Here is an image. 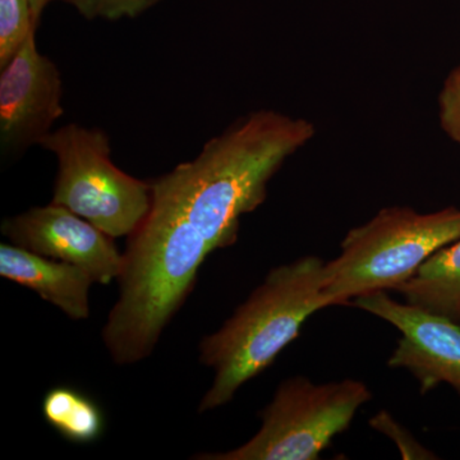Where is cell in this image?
<instances>
[{
  "label": "cell",
  "instance_id": "cell-1",
  "mask_svg": "<svg viewBox=\"0 0 460 460\" xmlns=\"http://www.w3.org/2000/svg\"><path fill=\"white\" fill-rule=\"evenodd\" d=\"M314 133L302 118L253 111L206 142L195 159L150 181V210L128 237L119 296L102 328L115 365L151 356L206 257L237 241L241 217L263 204L269 181Z\"/></svg>",
  "mask_w": 460,
  "mask_h": 460
},
{
  "label": "cell",
  "instance_id": "cell-2",
  "mask_svg": "<svg viewBox=\"0 0 460 460\" xmlns=\"http://www.w3.org/2000/svg\"><path fill=\"white\" fill-rule=\"evenodd\" d=\"M323 266L307 256L278 266L251 293L222 328L199 343V363L213 368V385L199 413L233 401L238 389L270 367L296 341L305 320L330 307L323 292Z\"/></svg>",
  "mask_w": 460,
  "mask_h": 460
},
{
  "label": "cell",
  "instance_id": "cell-3",
  "mask_svg": "<svg viewBox=\"0 0 460 460\" xmlns=\"http://www.w3.org/2000/svg\"><path fill=\"white\" fill-rule=\"evenodd\" d=\"M459 238L460 208L431 214L399 206L383 208L370 222L349 230L341 255L325 262L323 295L332 307L378 290H395Z\"/></svg>",
  "mask_w": 460,
  "mask_h": 460
},
{
  "label": "cell",
  "instance_id": "cell-4",
  "mask_svg": "<svg viewBox=\"0 0 460 460\" xmlns=\"http://www.w3.org/2000/svg\"><path fill=\"white\" fill-rule=\"evenodd\" d=\"M40 146L57 157L53 204L80 215L111 238L129 237L146 217L151 183L114 165L111 138L102 129L71 123L51 131Z\"/></svg>",
  "mask_w": 460,
  "mask_h": 460
},
{
  "label": "cell",
  "instance_id": "cell-5",
  "mask_svg": "<svg viewBox=\"0 0 460 460\" xmlns=\"http://www.w3.org/2000/svg\"><path fill=\"white\" fill-rule=\"evenodd\" d=\"M371 399L368 386L352 378L326 384L304 376L288 378L260 414L261 428L250 441L230 452L198 454L193 459H319Z\"/></svg>",
  "mask_w": 460,
  "mask_h": 460
},
{
  "label": "cell",
  "instance_id": "cell-6",
  "mask_svg": "<svg viewBox=\"0 0 460 460\" xmlns=\"http://www.w3.org/2000/svg\"><path fill=\"white\" fill-rule=\"evenodd\" d=\"M353 305L392 323L402 332L387 366L404 368L420 383V394L447 384L460 398V325L456 321L394 301L386 290L353 299Z\"/></svg>",
  "mask_w": 460,
  "mask_h": 460
},
{
  "label": "cell",
  "instance_id": "cell-7",
  "mask_svg": "<svg viewBox=\"0 0 460 460\" xmlns=\"http://www.w3.org/2000/svg\"><path fill=\"white\" fill-rule=\"evenodd\" d=\"M62 77L56 63L42 56L36 31L0 74V146L18 156L39 145L62 117Z\"/></svg>",
  "mask_w": 460,
  "mask_h": 460
},
{
  "label": "cell",
  "instance_id": "cell-8",
  "mask_svg": "<svg viewBox=\"0 0 460 460\" xmlns=\"http://www.w3.org/2000/svg\"><path fill=\"white\" fill-rule=\"evenodd\" d=\"M2 233L14 246L78 266L95 283L105 286L122 272L123 253L115 247L114 238L53 202L7 217Z\"/></svg>",
  "mask_w": 460,
  "mask_h": 460
},
{
  "label": "cell",
  "instance_id": "cell-9",
  "mask_svg": "<svg viewBox=\"0 0 460 460\" xmlns=\"http://www.w3.org/2000/svg\"><path fill=\"white\" fill-rule=\"evenodd\" d=\"M0 275L33 290L71 319L90 317V288L95 281L78 266L2 243Z\"/></svg>",
  "mask_w": 460,
  "mask_h": 460
},
{
  "label": "cell",
  "instance_id": "cell-10",
  "mask_svg": "<svg viewBox=\"0 0 460 460\" xmlns=\"http://www.w3.org/2000/svg\"><path fill=\"white\" fill-rule=\"evenodd\" d=\"M394 292L408 304L456 321L460 313V238L429 257L419 272Z\"/></svg>",
  "mask_w": 460,
  "mask_h": 460
},
{
  "label": "cell",
  "instance_id": "cell-11",
  "mask_svg": "<svg viewBox=\"0 0 460 460\" xmlns=\"http://www.w3.org/2000/svg\"><path fill=\"white\" fill-rule=\"evenodd\" d=\"M42 414L48 425L75 444L93 443L104 429L99 405L74 387L57 386L49 390L42 401Z\"/></svg>",
  "mask_w": 460,
  "mask_h": 460
},
{
  "label": "cell",
  "instance_id": "cell-12",
  "mask_svg": "<svg viewBox=\"0 0 460 460\" xmlns=\"http://www.w3.org/2000/svg\"><path fill=\"white\" fill-rule=\"evenodd\" d=\"M36 26L30 0H0V69L13 59Z\"/></svg>",
  "mask_w": 460,
  "mask_h": 460
},
{
  "label": "cell",
  "instance_id": "cell-13",
  "mask_svg": "<svg viewBox=\"0 0 460 460\" xmlns=\"http://www.w3.org/2000/svg\"><path fill=\"white\" fill-rule=\"evenodd\" d=\"M77 9L87 20L104 18L117 21L136 18L156 5L160 0H62Z\"/></svg>",
  "mask_w": 460,
  "mask_h": 460
},
{
  "label": "cell",
  "instance_id": "cell-14",
  "mask_svg": "<svg viewBox=\"0 0 460 460\" xmlns=\"http://www.w3.org/2000/svg\"><path fill=\"white\" fill-rule=\"evenodd\" d=\"M438 108L441 128L460 146V66L445 80L438 96Z\"/></svg>",
  "mask_w": 460,
  "mask_h": 460
},
{
  "label": "cell",
  "instance_id": "cell-15",
  "mask_svg": "<svg viewBox=\"0 0 460 460\" xmlns=\"http://www.w3.org/2000/svg\"><path fill=\"white\" fill-rule=\"evenodd\" d=\"M50 2L51 0H30V3H31L33 18H35L36 23H39L42 12H44L45 7H47Z\"/></svg>",
  "mask_w": 460,
  "mask_h": 460
},
{
  "label": "cell",
  "instance_id": "cell-16",
  "mask_svg": "<svg viewBox=\"0 0 460 460\" xmlns=\"http://www.w3.org/2000/svg\"><path fill=\"white\" fill-rule=\"evenodd\" d=\"M456 323H458L460 325V313L458 314V317H456Z\"/></svg>",
  "mask_w": 460,
  "mask_h": 460
}]
</instances>
